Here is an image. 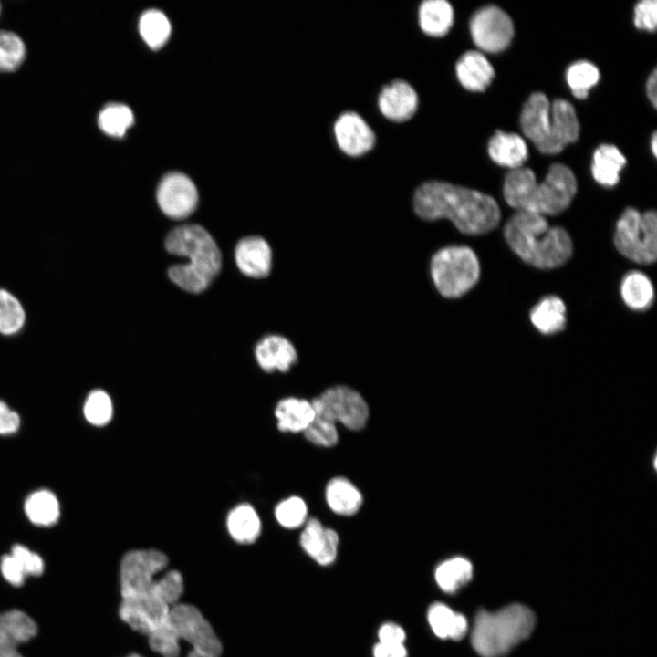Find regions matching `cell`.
Here are the masks:
<instances>
[{"label":"cell","mask_w":657,"mask_h":657,"mask_svg":"<svg viewBox=\"0 0 657 657\" xmlns=\"http://www.w3.org/2000/svg\"><path fill=\"white\" fill-rule=\"evenodd\" d=\"M415 213L422 219H449L465 235H484L501 218L495 200L482 192L441 181L423 182L413 196Z\"/></svg>","instance_id":"6da1fadb"},{"label":"cell","mask_w":657,"mask_h":657,"mask_svg":"<svg viewBox=\"0 0 657 657\" xmlns=\"http://www.w3.org/2000/svg\"><path fill=\"white\" fill-rule=\"evenodd\" d=\"M577 189L572 170L563 163H554L540 183L527 167L510 170L504 180L503 194L506 203L516 211L546 217L564 212L570 205Z\"/></svg>","instance_id":"7a4b0ae2"},{"label":"cell","mask_w":657,"mask_h":657,"mask_svg":"<svg viewBox=\"0 0 657 657\" xmlns=\"http://www.w3.org/2000/svg\"><path fill=\"white\" fill-rule=\"evenodd\" d=\"M510 248L526 263L540 269H551L567 263L573 245L568 233L559 226H549L545 216L516 211L504 229Z\"/></svg>","instance_id":"3957f363"},{"label":"cell","mask_w":657,"mask_h":657,"mask_svg":"<svg viewBox=\"0 0 657 657\" xmlns=\"http://www.w3.org/2000/svg\"><path fill=\"white\" fill-rule=\"evenodd\" d=\"M166 250L189 259L186 264L168 269L169 278L181 288L201 293L221 269L222 256L212 235L201 225L184 224L173 228L165 238Z\"/></svg>","instance_id":"277c9868"},{"label":"cell","mask_w":657,"mask_h":657,"mask_svg":"<svg viewBox=\"0 0 657 657\" xmlns=\"http://www.w3.org/2000/svg\"><path fill=\"white\" fill-rule=\"evenodd\" d=\"M535 621L532 610L520 604L496 612L480 610L474 619L472 645L482 657H504L531 634Z\"/></svg>","instance_id":"5b68a950"},{"label":"cell","mask_w":657,"mask_h":657,"mask_svg":"<svg viewBox=\"0 0 657 657\" xmlns=\"http://www.w3.org/2000/svg\"><path fill=\"white\" fill-rule=\"evenodd\" d=\"M183 589L182 574L170 570L159 576L150 590L121 599L119 616L133 631L147 636L167 620L172 608L180 602Z\"/></svg>","instance_id":"8992f818"},{"label":"cell","mask_w":657,"mask_h":657,"mask_svg":"<svg viewBox=\"0 0 657 657\" xmlns=\"http://www.w3.org/2000/svg\"><path fill=\"white\" fill-rule=\"evenodd\" d=\"M431 275L438 292L448 298L459 297L474 287L480 265L474 252L465 245L438 250L431 260Z\"/></svg>","instance_id":"52a82bcc"},{"label":"cell","mask_w":657,"mask_h":657,"mask_svg":"<svg viewBox=\"0 0 657 657\" xmlns=\"http://www.w3.org/2000/svg\"><path fill=\"white\" fill-rule=\"evenodd\" d=\"M614 245L626 258L650 265L657 258V214L628 207L616 224Z\"/></svg>","instance_id":"ba28073f"},{"label":"cell","mask_w":657,"mask_h":657,"mask_svg":"<svg viewBox=\"0 0 657 657\" xmlns=\"http://www.w3.org/2000/svg\"><path fill=\"white\" fill-rule=\"evenodd\" d=\"M167 620L179 641H184L191 646L186 657L221 656V641L210 622L195 606L177 603L172 608Z\"/></svg>","instance_id":"9c48e42d"},{"label":"cell","mask_w":657,"mask_h":657,"mask_svg":"<svg viewBox=\"0 0 657 657\" xmlns=\"http://www.w3.org/2000/svg\"><path fill=\"white\" fill-rule=\"evenodd\" d=\"M315 413L351 431L363 429L370 417V409L361 394L348 386L337 385L322 391L312 401Z\"/></svg>","instance_id":"30bf717a"},{"label":"cell","mask_w":657,"mask_h":657,"mask_svg":"<svg viewBox=\"0 0 657 657\" xmlns=\"http://www.w3.org/2000/svg\"><path fill=\"white\" fill-rule=\"evenodd\" d=\"M167 565V556L157 549H133L127 552L120 567L121 599L150 590Z\"/></svg>","instance_id":"8fae6325"},{"label":"cell","mask_w":657,"mask_h":657,"mask_svg":"<svg viewBox=\"0 0 657 657\" xmlns=\"http://www.w3.org/2000/svg\"><path fill=\"white\" fill-rule=\"evenodd\" d=\"M470 33L474 44L489 53L505 50L514 36V24L499 6L488 5L479 8L470 19Z\"/></svg>","instance_id":"7c38bea8"},{"label":"cell","mask_w":657,"mask_h":657,"mask_svg":"<svg viewBox=\"0 0 657 657\" xmlns=\"http://www.w3.org/2000/svg\"><path fill=\"white\" fill-rule=\"evenodd\" d=\"M551 102L542 92L532 93L523 105L520 126L524 135L543 154H558L555 145V122Z\"/></svg>","instance_id":"4fadbf2b"},{"label":"cell","mask_w":657,"mask_h":657,"mask_svg":"<svg viewBox=\"0 0 657 657\" xmlns=\"http://www.w3.org/2000/svg\"><path fill=\"white\" fill-rule=\"evenodd\" d=\"M157 202L168 217L183 219L197 206V189L185 174L172 172L162 179L157 189Z\"/></svg>","instance_id":"5bb4252c"},{"label":"cell","mask_w":657,"mask_h":657,"mask_svg":"<svg viewBox=\"0 0 657 657\" xmlns=\"http://www.w3.org/2000/svg\"><path fill=\"white\" fill-rule=\"evenodd\" d=\"M334 133L340 150L349 156H360L372 149L375 135L357 113L348 111L335 122Z\"/></svg>","instance_id":"9a60e30c"},{"label":"cell","mask_w":657,"mask_h":657,"mask_svg":"<svg viewBox=\"0 0 657 657\" xmlns=\"http://www.w3.org/2000/svg\"><path fill=\"white\" fill-rule=\"evenodd\" d=\"M36 634L37 625L26 612L13 609L0 613V657H24L18 646Z\"/></svg>","instance_id":"2e32d148"},{"label":"cell","mask_w":657,"mask_h":657,"mask_svg":"<svg viewBox=\"0 0 657 657\" xmlns=\"http://www.w3.org/2000/svg\"><path fill=\"white\" fill-rule=\"evenodd\" d=\"M339 541L338 533L325 527L317 517L308 518L300 534L303 550L322 566L329 565L336 559Z\"/></svg>","instance_id":"e0dca14e"},{"label":"cell","mask_w":657,"mask_h":657,"mask_svg":"<svg viewBox=\"0 0 657 657\" xmlns=\"http://www.w3.org/2000/svg\"><path fill=\"white\" fill-rule=\"evenodd\" d=\"M44 569L42 558L21 544L14 545L11 552L2 556L0 561L3 578L14 587H21L30 576H41Z\"/></svg>","instance_id":"ac0fdd59"},{"label":"cell","mask_w":657,"mask_h":657,"mask_svg":"<svg viewBox=\"0 0 657 657\" xmlns=\"http://www.w3.org/2000/svg\"><path fill=\"white\" fill-rule=\"evenodd\" d=\"M235 258L239 270L247 276L263 278L270 273L272 252L262 237L242 238L236 245Z\"/></svg>","instance_id":"d6986e66"},{"label":"cell","mask_w":657,"mask_h":657,"mask_svg":"<svg viewBox=\"0 0 657 657\" xmlns=\"http://www.w3.org/2000/svg\"><path fill=\"white\" fill-rule=\"evenodd\" d=\"M418 107V96L404 80H395L385 86L379 96L381 112L393 121H404L413 116Z\"/></svg>","instance_id":"ffe728a7"},{"label":"cell","mask_w":657,"mask_h":657,"mask_svg":"<svg viewBox=\"0 0 657 657\" xmlns=\"http://www.w3.org/2000/svg\"><path fill=\"white\" fill-rule=\"evenodd\" d=\"M255 355L261 369L266 372L276 370L286 372L297 359L292 343L279 335L263 338L256 346Z\"/></svg>","instance_id":"44dd1931"},{"label":"cell","mask_w":657,"mask_h":657,"mask_svg":"<svg viewBox=\"0 0 657 657\" xmlns=\"http://www.w3.org/2000/svg\"><path fill=\"white\" fill-rule=\"evenodd\" d=\"M455 72L464 89L476 92L485 90L495 77L491 63L485 55L476 50L466 51L459 57L455 64Z\"/></svg>","instance_id":"7402d4cb"},{"label":"cell","mask_w":657,"mask_h":657,"mask_svg":"<svg viewBox=\"0 0 657 657\" xmlns=\"http://www.w3.org/2000/svg\"><path fill=\"white\" fill-rule=\"evenodd\" d=\"M487 150L494 162L511 170L522 167L528 156L527 143L521 136L501 130L490 138Z\"/></svg>","instance_id":"603a6c76"},{"label":"cell","mask_w":657,"mask_h":657,"mask_svg":"<svg viewBox=\"0 0 657 657\" xmlns=\"http://www.w3.org/2000/svg\"><path fill=\"white\" fill-rule=\"evenodd\" d=\"M325 500L333 513L342 516H351L362 506L363 495L350 480L343 476H335L326 485Z\"/></svg>","instance_id":"cb8c5ba5"},{"label":"cell","mask_w":657,"mask_h":657,"mask_svg":"<svg viewBox=\"0 0 657 657\" xmlns=\"http://www.w3.org/2000/svg\"><path fill=\"white\" fill-rule=\"evenodd\" d=\"M279 431L303 433L314 420L316 413L311 401L287 397L280 400L275 408Z\"/></svg>","instance_id":"d4e9b609"},{"label":"cell","mask_w":657,"mask_h":657,"mask_svg":"<svg viewBox=\"0 0 657 657\" xmlns=\"http://www.w3.org/2000/svg\"><path fill=\"white\" fill-rule=\"evenodd\" d=\"M626 164V158L612 144H601L593 153L591 172L594 180L606 187H612L620 181V172Z\"/></svg>","instance_id":"484cf974"},{"label":"cell","mask_w":657,"mask_h":657,"mask_svg":"<svg viewBox=\"0 0 657 657\" xmlns=\"http://www.w3.org/2000/svg\"><path fill=\"white\" fill-rule=\"evenodd\" d=\"M550 111L555 122V144L558 152L578 141L579 121L573 105L566 99H557L551 102Z\"/></svg>","instance_id":"4316f807"},{"label":"cell","mask_w":657,"mask_h":657,"mask_svg":"<svg viewBox=\"0 0 657 657\" xmlns=\"http://www.w3.org/2000/svg\"><path fill=\"white\" fill-rule=\"evenodd\" d=\"M427 620L433 633L441 639L459 641L464 637L468 629L467 620L463 614L454 612L440 602L430 606Z\"/></svg>","instance_id":"83f0119b"},{"label":"cell","mask_w":657,"mask_h":657,"mask_svg":"<svg viewBox=\"0 0 657 657\" xmlns=\"http://www.w3.org/2000/svg\"><path fill=\"white\" fill-rule=\"evenodd\" d=\"M530 320L544 335L558 333L565 328L566 306L558 297L548 296L532 308Z\"/></svg>","instance_id":"f1b7e54d"},{"label":"cell","mask_w":657,"mask_h":657,"mask_svg":"<svg viewBox=\"0 0 657 657\" xmlns=\"http://www.w3.org/2000/svg\"><path fill=\"white\" fill-rule=\"evenodd\" d=\"M227 530L231 537L239 544L254 543L261 532V521L255 508L248 504H241L233 508L226 520Z\"/></svg>","instance_id":"f546056e"},{"label":"cell","mask_w":657,"mask_h":657,"mask_svg":"<svg viewBox=\"0 0 657 657\" xmlns=\"http://www.w3.org/2000/svg\"><path fill=\"white\" fill-rule=\"evenodd\" d=\"M422 30L432 36H443L454 24V9L445 0H427L419 7Z\"/></svg>","instance_id":"4dcf8cb0"},{"label":"cell","mask_w":657,"mask_h":657,"mask_svg":"<svg viewBox=\"0 0 657 657\" xmlns=\"http://www.w3.org/2000/svg\"><path fill=\"white\" fill-rule=\"evenodd\" d=\"M25 512L33 524L49 527L59 518V502L51 491L41 489L28 495L25 502Z\"/></svg>","instance_id":"1f68e13d"},{"label":"cell","mask_w":657,"mask_h":657,"mask_svg":"<svg viewBox=\"0 0 657 657\" xmlns=\"http://www.w3.org/2000/svg\"><path fill=\"white\" fill-rule=\"evenodd\" d=\"M620 294L625 304L635 310L649 308L653 300V287L643 273L631 271L621 281Z\"/></svg>","instance_id":"d6a6232c"},{"label":"cell","mask_w":657,"mask_h":657,"mask_svg":"<svg viewBox=\"0 0 657 657\" xmlns=\"http://www.w3.org/2000/svg\"><path fill=\"white\" fill-rule=\"evenodd\" d=\"M473 576L471 562L462 557H454L442 562L435 569L436 583L445 592L453 593L465 585Z\"/></svg>","instance_id":"836d02e7"},{"label":"cell","mask_w":657,"mask_h":657,"mask_svg":"<svg viewBox=\"0 0 657 657\" xmlns=\"http://www.w3.org/2000/svg\"><path fill=\"white\" fill-rule=\"evenodd\" d=\"M566 80L573 96L579 99L588 97L589 89L600 80V70L591 62L579 60L568 66Z\"/></svg>","instance_id":"e575fe53"},{"label":"cell","mask_w":657,"mask_h":657,"mask_svg":"<svg viewBox=\"0 0 657 657\" xmlns=\"http://www.w3.org/2000/svg\"><path fill=\"white\" fill-rule=\"evenodd\" d=\"M139 29L148 46L155 49L161 47L168 40L171 24L162 12L150 9L141 15Z\"/></svg>","instance_id":"d590c367"},{"label":"cell","mask_w":657,"mask_h":657,"mask_svg":"<svg viewBox=\"0 0 657 657\" xmlns=\"http://www.w3.org/2000/svg\"><path fill=\"white\" fill-rule=\"evenodd\" d=\"M26 322L21 302L11 292L0 288V333L12 336L18 333Z\"/></svg>","instance_id":"8d00e7d4"},{"label":"cell","mask_w":657,"mask_h":657,"mask_svg":"<svg viewBox=\"0 0 657 657\" xmlns=\"http://www.w3.org/2000/svg\"><path fill=\"white\" fill-rule=\"evenodd\" d=\"M98 123L108 135L121 137L133 123V113L126 105L109 104L100 111Z\"/></svg>","instance_id":"74e56055"},{"label":"cell","mask_w":657,"mask_h":657,"mask_svg":"<svg viewBox=\"0 0 657 657\" xmlns=\"http://www.w3.org/2000/svg\"><path fill=\"white\" fill-rule=\"evenodd\" d=\"M306 502L299 496H289L279 502L275 509V516L280 526L295 529L305 525L308 519Z\"/></svg>","instance_id":"f35d334b"},{"label":"cell","mask_w":657,"mask_h":657,"mask_svg":"<svg viewBox=\"0 0 657 657\" xmlns=\"http://www.w3.org/2000/svg\"><path fill=\"white\" fill-rule=\"evenodd\" d=\"M84 415L87 421L96 426L107 424L112 417V402L109 394L103 390H94L87 397L84 403Z\"/></svg>","instance_id":"ab89813d"},{"label":"cell","mask_w":657,"mask_h":657,"mask_svg":"<svg viewBox=\"0 0 657 657\" xmlns=\"http://www.w3.org/2000/svg\"><path fill=\"white\" fill-rule=\"evenodd\" d=\"M25 57V46L19 36L11 32L0 31V71L16 69Z\"/></svg>","instance_id":"60d3db41"},{"label":"cell","mask_w":657,"mask_h":657,"mask_svg":"<svg viewBox=\"0 0 657 657\" xmlns=\"http://www.w3.org/2000/svg\"><path fill=\"white\" fill-rule=\"evenodd\" d=\"M147 637L150 648L162 657L180 656V641L167 620Z\"/></svg>","instance_id":"b9f144b4"},{"label":"cell","mask_w":657,"mask_h":657,"mask_svg":"<svg viewBox=\"0 0 657 657\" xmlns=\"http://www.w3.org/2000/svg\"><path fill=\"white\" fill-rule=\"evenodd\" d=\"M303 434L312 444L326 448L335 446L339 438L337 424L318 415L303 432Z\"/></svg>","instance_id":"7bdbcfd3"},{"label":"cell","mask_w":657,"mask_h":657,"mask_svg":"<svg viewBox=\"0 0 657 657\" xmlns=\"http://www.w3.org/2000/svg\"><path fill=\"white\" fill-rule=\"evenodd\" d=\"M634 25L638 29L654 32L657 26V2L641 0L634 7Z\"/></svg>","instance_id":"ee69618b"},{"label":"cell","mask_w":657,"mask_h":657,"mask_svg":"<svg viewBox=\"0 0 657 657\" xmlns=\"http://www.w3.org/2000/svg\"><path fill=\"white\" fill-rule=\"evenodd\" d=\"M20 425L19 415L4 402L0 401V434L16 433Z\"/></svg>","instance_id":"f6af8a7d"},{"label":"cell","mask_w":657,"mask_h":657,"mask_svg":"<svg viewBox=\"0 0 657 657\" xmlns=\"http://www.w3.org/2000/svg\"><path fill=\"white\" fill-rule=\"evenodd\" d=\"M379 642L403 644L405 640V632L403 629L392 622H388L381 626L379 632Z\"/></svg>","instance_id":"bcb514c9"},{"label":"cell","mask_w":657,"mask_h":657,"mask_svg":"<svg viewBox=\"0 0 657 657\" xmlns=\"http://www.w3.org/2000/svg\"><path fill=\"white\" fill-rule=\"evenodd\" d=\"M374 657H407L403 644L378 642L373 648Z\"/></svg>","instance_id":"7dc6e473"},{"label":"cell","mask_w":657,"mask_h":657,"mask_svg":"<svg viewBox=\"0 0 657 657\" xmlns=\"http://www.w3.org/2000/svg\"><path fill=\"white\" fill-rule=\"evenodd\" d=\"M646 95L654 108L657 107V70L654 68L646 81Z\"/></svg>","instance_id":"c3c4849f"},{"label":"cell","mask_w":657,"mask_h":657,"mask_svg":"<svg viewBox=\"0 0 657 657\" xmlns=\"http://www.w3.org/2000/svg\"><path fill=\"white\" fill-rule=\"evenodd\" d=\"M651 150L652 151V154L656 156L657 154V134L656 132H653L651 138Z\"/></svg>","instance_id":"681fc988"},{"label":"cell","mask_w":657,"mask_h":657,"mask_svg":"<svg viewBox=\"0 0 657 657\" xmlns=\"http://www.w3.org/2000/svg\"><path fill=\"white\" fill-rule=\"evenodd\" d=\"M126 657H143V656L141 655V654H139V653H131V654H130V655H128V656H126Z\"/></svg>","instance_id":"f907efd6"}]
</instances>
